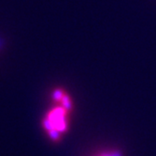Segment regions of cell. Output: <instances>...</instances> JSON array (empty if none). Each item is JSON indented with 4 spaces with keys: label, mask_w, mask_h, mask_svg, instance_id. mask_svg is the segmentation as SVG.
I'll return each instance as SVG.
<instances>
[{
    "label": "cell",
    "mask_w": 156,
    "mask_h": 156,
    "mask_svg": "<svg viewBox=\"0 0 156 156\" xmlns=\"http://www.w3.org/2000/svg\"><path fill=\"white\" fill-rule=\"evenodd\" d=\"M94 156H122V154L118 150H108L98 152Z\"/></svg>",
    "instance_id": "2"
},
{
    "label": "cell",
    "mask_w": 156,
    "mask_h": 156,
    "mask_svg": "<svg viewBox=\"0 0 156 156\" xmlns=\"http://www.w3.org/2000/svg\"><path fill=\"white\" fill-rule=\"evenodd\" d=\"M55 105L47 113L43 120V127L52 141H58L66 133L69 126V117L73 108L54 102Z\"/></svg>",
    "instance_id": "1"
}]
</instances>
